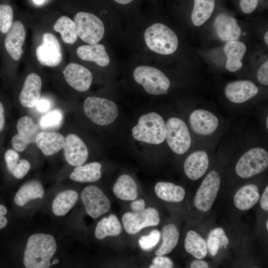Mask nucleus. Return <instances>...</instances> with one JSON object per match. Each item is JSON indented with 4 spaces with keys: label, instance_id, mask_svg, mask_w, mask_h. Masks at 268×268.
<instances>
[{
    "label": "nucleus",
    "instance_id": "f257e3e1",
    "mask_svg": "<svg viewBox=\"0 0 268 268\" xmlns=\"http://www.w3.org/2000/svg\"><path fill=\"white\" fill-rule=\"evenodd\" d=\"M54 237L48 234L36 233L28 239L24 251L23 264L27 268H48L57 250Z\"/></svg>",
    "mask_w": 268,
    "mask_h": 268
},
{
    "label": "nucleus",
    "instance_id": "f03ea898",
    "mask_svg": "<svg viewBox=\"0 0 268 268\" xmlns=\"http://www.w3.org/2000/svg\"><path fill=\"white\" fill-rule=\"evenodd\" d=\"M166 124L162 117L150 112L140 117L132 129V135L137 140L153 144L163 142L166 138Z\"/></svg>",
    "mask_w": 268,
    "mask_h": 268
},
{
    "label": "nucleus",
    "instance_id": "7ed1b4c3",
    "mask_svg": "<svg viewBox=\"0 0 268 268\" xmlns=\"http://www.w3.org/2000/svg\"><path fill=\"white\" fill-rule=\"evenodd\" d=\"M144 37L148 48L161 55L174 53L178 46V39L175 33L167 26L155 23L145 31Z\"/></svg>",
    "mask_w": 268,
    "mask_h": 268
},
{
    "label": "nucleus",
    "instance_id": "20e7f679",
    "mask_svg": "<svg viewBox=\"0 0 268 268\" xmlns=\"http://www.w3.org/2000/svg\"><path fill=\"white\" fill-rule=\"evenodd\" d=\"M133 76L135 81L141 84L147 93L152 95L166 94L170 85L169 79L163 72L150 66L136 67L134 71Z\"/></svg>",
    "mask_w": 268,
    "mask_h": 268
},
{
    "label": "nucleus",
    "instance_id": "39448f33",
    "mask_svg": "<svg viewBox=\"0 0 268 268\" xmlns=\"http://www.w3.org/2000/svg\"><path fill=\"white\" fill-rule=\"evenodd\" d=\"M83 110L92 122L101 126L111 124L118 114V108L114 102L99 97L86 98L84 102Z\"/></svg>",
    "mask_w": 268,
    "mask_h": 268
},
{
    "label": "nucleus",
    "instance_id": "423d86ee",
    "mask_svg": "<svg viewBox=\"0 0 268 268\" xmlns=\"http://www.w3.org/2000/svg\"><path fill=\"white\" fill-rule=\"evenodd\" d=\"M74 22L77 34L84 42L95 44L103 38L105 28L102 20L95 15L86 12H78Z\"/></svg>",
    "mask_w": 268,
    "mask_h": 268
},
{
    "label": "nucleus",
    "instance_id": "0eeeda50",
    "mask_svg": "<svg viewBox=\"0 0 268 268\" xmlns=\"http://www.w3.org/2000/svg\"><path fill=\"white\" fill-rule=\"evenodd\" d=\"M268 166V153L255 147L245 153L238 161L235 171L242 178H249L264 171Z\"/></svg>",
    "mask_w": 268,
    "mask_h": 268
},
{
    "label": "nucleus",
    "instance_id": "6e6552de",
    "mask_svg": "<svg viewBox=\"0 0 268 268\" xmlns=\"http://www.w3.org/2000/svg\"><path fill=\"white\" fill-rule=\"evenodd\" d=\"M166 139L168 146L175 153L182 154L190 148L191 137L185 123L177 118H169L166 124Z\"/></svg>",
    "mask_w": 268,
    "mask_h": 268
},
{
    "label": "nucleus",
    "instance_id": "1a4fd4ad",
    "mask_svg": "<svg viewBox=\"0 0 268 268\" xmlns=\"http://www.w3.org/2000/svg\"><path fill=\"white\" fill-rule=\"evenodd\" d=\"M220 184L218 173L212 170L202 181L194 199L196 207L202 211H208L216 197Z\"/></svg>",
    "mask_w": 268,
    "mask_h": 268
},
{
    "label": "nucleus",
    "instance_id": "9d476101",
    "mask_svg": "<svg viewBox=\"0 0 268 268\" xmlns=\"http://www.w3.org/2000/svg\"><path fill=\"white\" fill-rule=\"evenodd\" d=\"M81 197L86 212L93 218L100 217L110 208V200L97 187H86L82 190Z\"/></svg>",
    "mask_w": 268,
    "mask_h": 268
},
{
    "label": "nucleus",
    "instance_id": "9b49d317",
    "mask_svg": "<svg viewBox=\"0 0 268 268\" xmlns=\"http://www.w3.org/2000/svg\"><path fill=\"white\" fill-rule=\"evenodd\" d=\"M125 231L135 234L144 227L157 225L160 221L158 211L148 207L140 212H127L122 217Z\"/></svg>",
    "mask_w": 268,
    "mask_h": 268
},
{
    "label": "nucleus",
    "instance_id": "f8f14e48",
    "mask_svg": "<svg viewBox=\"0 0 268 268\" xmlns=\"http://www.w3.org/2000/svg\"><path fill=\"white\" fill-rule=\"evenodd\" d=\"M42 43L36 50L38 62L42 65L54 67L62 60V52L57 38L51 33H45L42 37Z\"/></svg>",
    "mask_w": 268,
    "mask_h": 268
},
{
    "label": "nucleus",
    "instance_id": "ddd939ff",
    "mask_svg": "<svg viewBox=\"0 0 268 268\" xmlns=\"http://www.w3.org/2000/svg\"><path fill=\"white\" fill-rule=\"evenodd\" d=\"M16 129L17 134L12 137L11 145L16 151L22 152L29 144L35 143L38 126L30 117L24 116L17 121Z\"/></svg>",
    "mask_w": 268,
    "mask_h": 268
},
{
    "label": "nucleus",
    "instance_id": "4468645a",
    "mask_svg": "<svg viewBox=\"0 0 268 268\" xmlns=\"http://www.w3.org/2000/svg\"><path fill=\"white\" fill-rule=\"evenodd\" d=\"M25 36V28L21 22L13 21L3 39L5 52L12 60L17 61L21 58Z\"/></svg>",
    "mask_w": 268,
    "mask_h": 268
},
{
    "label": "nucleus",
    "instance_id": "2eb2a0df",
    "mask_svg": "<svg viewBox=\"0 0 268 268\" xmlns=\"http://www.w3.org/2000/svg\"><path fill=\"white\" fill-rule=\"evenodd\" d=\"M63 73L68 84L77 91H86L91 85L92 74L88 68L82 65L70 63L66 67Z\"/></svg>",
    "mask_w": 268,
    "mask_h": 268
},
{
    "label": "nucleus",
    "instance_id": "dca6fc26",
    "mask_svg": "<svg viewBox=\"0 0 268 268\" xmlns=\"http://www.w3.org/2000/svg\"><path fill=\"white\" fill-rule=\"evenodd\" d=\"M63 149L66 160L73 166L82 165L88 157L86 144L80 137L74 134H69L65 138Z\"/></svg>",
    "mask_w": 268,
    "mask_h": 268
},
{
    "label": "nucleus",
    "instance_id": "f3484780",
    "mask_svg": "<svg viewBox=\"0 0 268 268\" xmlns=\"http://www.w3.org/2000/svg\"><path fill=\"white\" fill-rule=\"evenodd\" d=\"M224 92L229 101L242 103L256 96L259 92V88L251 81L240 80L228 83Z\"/></svg>",
    "mask_w": 268,
    "mask_h": 268
},
{
    "label": "nucleus",
    "instance_id": "a211bd4d",
    "mask_svg": "<svg viewBox=\"0 0 268 268\" xmlns=\"http://www.w3.org/2000/svg\"><path fill=\"white\" fill-rule=\"evenodd\" d=\"M192 129L196 134L202 135H209L217 129V118L212 113L205 110L193 111L189 116Z\"/></svg>",
    "mask_w": 268,
    "mask_h": 268
},
{
    "label": "nucleus",
    "instance_id": "6ab92c4d",
    "mask_svg": "<svg viewBox=\"0 0 268 268\" xmlns=\"http://www.w3.org/2000/svg\"><path fill=\"white\" fill-rule=\"evenodd\" d=\"M42 87L41 77L35 73H31L26 77L19 93L21 105L26 108L36 106L40 99Z\"/></svg>",
    "mask_w": 268,
    "mask_h": 268
},
{
    "label": "nucleus",
    "instance_id": "aec40b11",
    "mask_svg": "<svg viewBox=\"0 0 268 268\" xmlns=\"http://www.w3.org/2000/svg\"><path fill=\"white\" fill-rule=\"evenodd\" d=\"M214 27L218 36L223 41H236L241 34V29L236 19L226 13L217 15Z\"/></svg>",
    "mask_w": 268,
    "mask_h": 268
},
{
    "label": "nucleus",
    "instance_id": "412c9836",
    "mask_svg": "<svg viewBox=\"0 0 268 268\" xmlns=\"http://www.w3.org/2000/svg\"><path fill=\"white\" fill-rule=\"evenodd\" d=\"M35 143L45 155L51 156L64 148L65 137L58 132H41L37 134Z\"/></svg>",
    "mask_w": 268,
    "mask_h": 268
},
{
    "label": "nucleus",
    "instance_id": "4be33fe9",
    "mask_svg": "<svg viewBox=\"0 0 268 268\" xmlns=\"http://www.w3.org/2000/svg\"><path fill=\"white\" fill-rule=\"evenodd\" d=\"M209 164L207 154L204 151H196L186 159L184 169L187 176L192 180L201 178L206 171Z\"/></svg>",
    "mask_w": 268,
    "mask_h": 268
},
{
    "label": "nucleus",
    "instance_id": "5701e85b",
    "mask_svg": "<svg viewBox=\"0 0 268 268\" xmlns=\"http://www.w3.org/2000/svg\"><path fill=\"white\" fill-rule=\"evenodd\" d=\"M78 57L81 60L95 62L100 67H106L110 63L109 57L102 44H89L79 46L76 50Z\"/></svg>",
    "mask_w": 268,
    "mask_h": 268
},
{
    "label": "nucleus",
    "instance_id": "b1692460",
    "mask_svg": "<svg viewBox=\"0 0 268 268\" xmlns=\"http://www.w3.org/2000/svg\"><path fill=\"white\" fill-rule=\"evenodd\" d=\"M224 51L227 57L226 69L231 72L240 69L242 66L241 60L246 51V45L237 40L228 41Z\"/></svg>",
    "mask_w": 268,
    "mask_h": 268
},
{
    "label": "nucleus",
    "instance_id": "393cba45",
    "mask_svg": "<svg viewBox=\"0 0 268 268\" xmlns=\"http://www.w3.org/2000/svg\"><path fill=\"white\" fill-rule=\"evenodd\" d=\"M260 197L257 186L254 184H248L241 188L236 193L233 201L237 208L242 210H247L257 203Z\"/></svg>",
    "mask_w": 268,
    "mask_h": 268
},
{
    "label": "nucleus",
    "instance_id": "a878e982",
    "mask_svg": "<svg viewBox=\"0 0 268 268\" xmlns=\"http://www.w3.org/2000/svg\"><path fill=\"white\" fill-rule=\"evenodd\" d=\"M44 190L41 183L32 180L23 184L18 190L14 197V202L18 206H23L28 201L44 197Z\"/></svg>",
    "mask_w": 268,
    "mask_h": 268
},
{
    "label": "nucleus",
    "instance_id": "bb28decb",
    "mask_svg": "<svg viewBox=\"0 0 268 268\" xmlns=\"http://www.w3.org/2000/svg\"><path fill=\"white\" fill-rule=\"evenodd\" d=\"M101 164L97 162L76 166L70 174L69 178L78 182H96L101 177Z\"/></svg>",
    "mask_w": 268,
    "mask_h": 268
},
{
    "label": "nucleus",
    "instance_id": "cd10ccee",
    "mask_svg": "<svg viewBox=\"0 0 268 268\" xmlns=\"http://www.w3.org/2000/svg\"><path fill=\"white\" fill-rule=\"evenodd\" d=\"M17 151L8 149L4 154V159L9 172L16 179H21L28 172L30 164L25 159H19Z\"/></svg>",
    "mask_w": 268,
    "mask_h": 268
},
{
    "label": "nucleus",
    "instance_id": "c85d7f7f",
    "mask_svg": "<svg viewBox=\"0 0 268 268\" xmlns=\"http://www.w3.org/2000/svg\"><path fill=\"white\" fill-rule=\"evenodd\" d=\"M114 195L124 201H133L137 195V186L133 179L128 175L120 176L113 188Z\"/></svg>",
    "mask_w": 268,
    "mask_h": 268
},
{
    "label": "nucleus",
    "instance_id": "c756f323",
    "mask_svg": "<svg viewBox=\"0 0 268 268\" xmlns=\"http://www.w3.org/2000/svg\"><path fill=\"white\" fill-rule=\"evenodd\" d=\"M154 190L158 197L169 202H180L184 200L186 195L183 187L170 182H158Z\"/></svg>",
    "mask_w": 268,
    "mask_h": 268
},
{
    "label": "nucleus",
    "instance_id": "7c9ffc66",
    "mask_svg": "<svg viewBox=\"0 0 268 268\" xmlns=\"http://www.w3.org/2000/svg\"><path fill=\"white\" fill-rule=\"evenodd\" d=\"M78 194L74 190H66L60 193L52 203V210L57 216L66 215L75 204Z\"/></svg>",
    "mask_w": 268,
    "mask_h": 268
},
{
    "label": "nucleus",
    "instance_id": "2f4dec72",
    "mask_svg": "<svg viewBox=\"0 0 268 268\" xmlns=\"http://www.w3.org/2000/svg\"><path fill=\"white\" fill-rule=\"evenodd\" d=\"M122 231V226L117 216L113 214L102 219L97 224L95 236L101 240L107 236H117Z\"/></svg>",
    "mask_w": 268,
    "mask_h": 268
},
{
    "label": "nucleus",
    "instance_id": "473e14b6",
    "mask_svg": "<svg viewBox=\"0 0 268 268\" xmlns=\"http://www.w3.org/2000/svg\"><path fill=\"white\" fill-rule=\"evenodd\" d=\"M184 246L186 251L194 257L201 259L207 254L204 240L196 232L190 230L186 234Z\"/></svg>",
    "mask_w": 268,
    "mask_h": 268
},
{
    "label": "nucleus",
    "instance_id": "72a5a7b5",
    "mask_svg": "<svg viewBox=\"0 0 268 268\" xmlns=\"http://www.w3.org/2000/svg\"><path fill=\"white\" fill-rule=\"evenodd\" d=\"M215 6V0H194L191 15L193 23L199 26L210 17Z\"/></svg>",
    "mask_w": 268,
    "mask_h": 268
},
{
    "label": "nucleus",
    "instance_id": "f704fd0d",
    "mask_svg": "<svg viewBox=\"0 0 268 268\" xmlns=\"http://www.w3.org/2000/svg\"><path fill=\"white\" fill-rule=\"evenodd\" d=\"M55 31L60 33L64 42L73 44L77 40V34L74 22L67 16L60 17L54 25Z\"/></svg>",
    "mask_w": 268,
    "mask_h": 268
},
{
    "label": "nucleus",
    "instance_id": "c9c22d12",
    "mask_svg": "<svg viewBox=\"0 0 268 268\" xmlns=\"http://www.w3.org/2000/svg\"><path fill=\"white\" fill-rule=\"evenodd\" d=\"M162 235V244L156 251V256L164 255L172 252L178 243L179 232L175 225L169 224L163 227Z\"/></svg>",
    "mask_w": 268,
    "mask_h": 268
},
{
    "label": "nucleus",
    "instance_id": "e433bc0d",
    "mask_svg": "<svg viewBox=\"0 0 268 268\" xmlns=\"http://www.w3.org/2000/svg\"><path fill=\"white\" fill-rule=\"evenodd\" d=\"M229 240L223 229L216 228L210 231L207 240V246L209 253L212 256L217 254L220 248H226Z\"/></svg>",
    "mask_w": 268,
    "mask_h": 268
},
{
    "label": "nucleus",
    "instance_id": "4c0bfd02",
    "mask_svg": "<svg viewBox=\"0 0 268 268\" xmlns=\"http://www.w3.org/2000/svg\"><path fill=\"white\" fill-rule=\"evenodd\" d=\"M13 22V10L12 6L6 3H0V34L5 35Z\"/></svg>",
    "mask_w": 268,
    "mask_h": 268
},
{
    "label": "nucleus",
    "instance_id": "58836bf2",
    "mask_svg": "<svg viewBox=\"0 0 268 268\" xmlns=\"http://www.w3.org/2000/svg\"><path fill=\"white\" fill-rule=\"evenodd\" d=\"M63 118L62 112L58 110L50 112L41 119L40 126L43 128H52L60 126Z\"/></svg>",
    "mask_w": 268,
    "mask_h": 268
},
{
    "label": "nucleus",
    "instance_id": "ea45409f",
    "mask_svg": "<svg viewBox=\"0 0 268 268\" xmlns=\"http://www.w3.org/2000/svg\"><path fill=\"white\" fill-rule=\"evenodd\" d=\"M160 238V232L157 230H153L148 235L141 236L138 240V244L142 250L149 251L157 245Z\"/></svg>",
    "mask_w": 268,
    "mask_h": 268
},
{
    "label": "nucleus",
    "instance_id": "a19ab883",
    "mask_svg": "<svg viewBox=\"0 0 268 268\" xmlns=\"http://www.w3.org/2000/svg\"><path fill=\"white\" fill-rule=\"evenodd\" d=\"M174 266L172 261L163 255L157 256L152 260L150 268H172Z\"/></svg>",
    "mask_w": 268,
    "mask_h": 268
},
{
    "label": "nucleus",
    "instance_id": "79ce46f5",
    "mask_svg": "<svg viewBox=\"0 0 268 268\" xmlns=\"http://www.w3.org/2000/svg\"><path fill=\"white\" fill-rule=\"evenodd\" d=\"M257 77L259 81L265 85L268 84V61H266L260 67Z\"/></svg>",
    "mask_w": 268,
    "mask_h": 268
},
{
    "label": "nucleus",
    "instance_id": "37998d69",
    "mask_svg": "<svg viewBox=\"0 0 268 268\" xmlns=\"http://www.w3.org/2000/svg\"><path fill=\"white\" fill-rule=\"evenodd\" d=\"M258 3V0H241L240 7L243 12L250 13L256 9Z\"/></svg>",
    "mask_w": 268,
    "mask_h": 268
},
{
    "label": "nucleus",
    "instance_id": "c03bdc74",
    "mask_svg": "<svg viewBox=\"0 0 268 268\" xmlns=\"http://www.w3.org/2000/svg\"><path fill=\"white\" fill-rule=\"evenodd\" d=\"M145 201L142 199L134 201L131 204V208L133 212H140L142 211L145 209Z\"/></svg>",
    "mask_w": 268,
    "mask_h": 268
},
{
    "label": "nucleus",
    "instance_id": "a18cd8bd",
    "mask_svg": "<svg viewBox=\"0 0 268 268\" xmlns=\"http://www.w3.org/2000/svg\"><path fill=\"white\" fill-rule=\"evenodd\" d=\"M35 106L39 112H46L51 108V104L47 99H39Z\"/></svg>",
    "mask_w": 268,
    "mask_h": 268
},
{
    "label": "nucleus",
    "instance_id": "49530a36",
    "mask_svg": "<svg viewBox=\"0 0 268 268\" xmlns=\"http://www.w3.org/2000/svg\"><path fill=\"white\" fill-rule=\"evenodd\" d=\"M7 213L6 207L0 204V229L5 227L7 223V220L4 215Z\"/></svg>",
    "mask_w": 268,
    "mask_h": 268
},
{
    "label": "nucleus",
    "instance_id": "de8ad7c7",
    "mask_svg": "<svg viewBox=\"0 0 268 268\" xmlns=\"http://www.w3.org/2000/svg\"><path fill=\"white\" fill-rule=\"evenodd\" d=\"M261 207L265 211L268 210V187L265 189L260 201Z\"/></svg>",
    "mask_w": 268,
    "mask_h": 268
},
{
    "label": "nucleus",
    "instance_id": "09e8293b",
    "mask_svg": "<svg viewBox=\"0 0 268 268\" xmlns=\"http://www.w3.org/2000/svg\"><path fill=\"white\" fill-rule=\"evenodd\" d=\"M191 268H207L208 265L207 263L202 260H197L194 261L191 264Z\"/></svg>",
    "mask_w": 268,
    "mask_h": 268
},
{
    "label": "nucleus",
    "instance_id": "8fccbe9b",
    "mask_svg": "<svg viewBox=\"0 0 268 268\" xmlns=\"http://www.w3.org/2000/svg\"><path fill=\"white\" fill-rule=\"evenodd\" d=\"M5 124L4 110L2 104L0 102V132H1Z\"/></svg>",
    "mask_w": 268,
    "mask_h": 268
},
{
    "label": "nucleus",
    "instance_id": "3c124183",
    "mask_svg": "<svg viewBox=\"0 0 268 268\" xmlns=\"http://www.w3.org/2000/svg\"><path fill=\"white\" fill-rule=\"evenodd\" d=\"M120 4H126L131 2L133 0H114Z\"/></svg>",
    "mask_w": 268,
    "mask_h": 268
},
{
    "label": "nucleus",
    "instance_id": "603ef678",
    "mask_svg": "<svg viewBox=\"0 0 268 268\" xmlns=\"http://www.w3.org/2000/svg\"><path fill=\"white\" fill-rule=\"evenodd\" d=\"M268 32L267 31L264 36L265 42L267 45L268 44Z\"/></svg>",
    "mask_w": 268,
    "mask_h": 268
},
{
    "label": "nucleus",
    "instance_id": "864d4df0",
    "mask_svg": "<svg viewBox=\"0 0 268 268\" xmlns=\"http://www.w3.org/2000/svg\"><path fill=\"white\" fill-rule=\"evenodd\" d=\"M33 1L36 4H41L43 2L44 0H33Z\"/></svg>",
    "mask_w": 268,
    "mask_h": 268
},
{
    "label": "nucleus",
    "instance_id": "5fc2aeb1",
    "mask_svg": "<svg viewBox=\"0 0 268 268\" xmlns=\"http://www.w3.org/2000/svg\"><path fill=\"white\" fill-rule=\"evenodd\" d=\"M59 263V260L58 259H55L54 261H53V264H58Z\"/></svg>",
    "mask_w": 268,
    "mask_h": 268
},
{
    "label": "nucleus",
    "instance_id": "6e6d98bb",
    "mask_svg": "<svg viewBox=\"0 0 268 268\" xmlns=\"http://www.w3.org/2000/svg\"><path fill=\"white\" fill-rule=\"evenodd\" d=\"M266 126L268 129V117L266 118Z\"/></svg>",
    "mask_w": 268,
    "mask_h": 268
},
{
    "label": "nucleus",
    "instance_id": "4d7b16f0",
    "mask_svg": "<svg viewBox=\"0 0 268 268\" xmlns=\"http://www.w3.org/2000/svg\"><path fill=\"white\" fill-rule=\"evenodd\" d=\"M266 227H267V229H268V220L266 222Z\"/></svg>",
    "mask_w": 268,
    "mask_h": 268
}]
</instances>
